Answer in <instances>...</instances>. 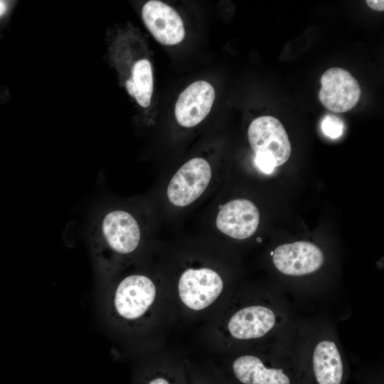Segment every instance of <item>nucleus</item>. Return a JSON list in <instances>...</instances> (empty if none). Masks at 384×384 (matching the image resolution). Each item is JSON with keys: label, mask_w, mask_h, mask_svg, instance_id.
<instances>
[{"label": "nucleus", "mask_w": 384, "mask_h": 384, "mask_svg": "<svg viewBox=\"0 0 384 384\" xmlns=\"http://www.w3.org/2000/svg\"><path fill=\"white\" fill-rule=\"evenodd\" d=\"M107 284L101 301L107 325L124 341L153 348L176 318L168 285L142 273Z\"/></svg>", "instance_id": "nucleus-1"}, {"label": "nucleus", "mask_w": 384, "mask_h": 384, "mask_svg": "<svg viewBox=\"0 0 384 384\" xmlns=\"http://www.w3.org/2000/svg\"><path fill=\"white\" fill-rule=\"evenodd\" d=\"M282 309L264 294H233L208 319L205 336L213 348L230 353L272 342L286 324Z\"/></svg>", "instance_id": "nucleus-2"}, {"label": "nucleus", "mask_w": 384, "mask_h": 384, "mask_svg": "<svg viewBox=\"0 0 384 384\" xmlns=\"http://www.w3.org/2000/svg\"><path fill=\"white\" fill-rule=\"evenodd\" d=\"M93 240L95 259L106 272L133 255L141 241V230L136 218L124 210L106 213L99 224Z\"/></svg>", "instance_id": "nucleus-3"}, {"label": "nucleus", "mask_w": 384, "mask_h": 384, "mask_svg": "<svg viewBox=\"0 0 384 384\" xmlns=\"http://www.w3.org/2000/svg\"><path fill=\"white\" fill-rule=\"evenodd\" d=\"M277 353L272 342L228 353L227 370L235 384H292Z\"/></svg>", "instance_id": "nucleus-4"}, {"label": "nucleus", "mask_w": 384, "mask_h": 384, "mask_svg": "<svg viewBox=\"0 0 384 384\" xmlns=\"http://www.w3.org/2000/svg\"><path fill=\"white\" fill-rule=\"evenodd\" d=\"M247 137L255 156H266L275 167L289 159L291 144L282 124L272 116H261L250 124Z\"/></svg>", "instance_id": "nucleus-5"}, {"label": "nucleus", "mask_w": 384, "mask_h": 384, "mask_svg": "<svg viewBox=\"0 0 384 384\" xmlns=\"http://www.w3.org/2000/svg\"><path fill=\"white\" fill-rule=\"evenodd\" d=\"M212 171L209 163L196 157L186 161L173 176L167 187L169 201L185 207L198 199L208 187Z\"/></svg>", "instance_id": "nucleus-6"}, {"label": "nucleus", "mask_w": 384, "mask_h": 384, "mask_svg": "<svg viewBox=\"0 0 384 384\" xmlns=\"http://www.w3.org/2000/svg\"><path fill=\"white\" fill-rule=\"evenodd\" d=\"M305 351L316 384H341L344 363L341 349L333 337L316 335Z\"/></svg>", "instance_id": "nucleus-7"}, {"label": "nucleus", "mask_w": 384, "mask_h": 384, "mask_svg": "<svg viewBox=\"0 0 384 384\" xmlns=\"http://www.w3.org/2000/svg\"><path fill=\"white\" fill-rule=\"evenodd\" d=\"M276 269L289 277H303L318 271L324 262L322 250L315 244L297 241L281 245L271 252Z\"/></svg>", "instance_id": "nucleus-8"}, {"label": "nucleus", "mask_w": 384, "mask_h": 384, "mask_svg": "<svg viewBox=\"0 0 384 384\" xmlns=\"http://www.w3.org/2000/svg\"><path fill=\"white\" fill-rule=\"evenodd\" d=\"M319 100L329 111L345 112L358 103L361 90L356 79L346 70L331 68L321 77Z\"/></svg>", "instance_id": "nucleus-9"}, {"label": "nucleus", "mask_w": 384, "mask_h": 384, "mask_svg": "<svg viewBox=\"0 0 384 384\" xmlns=\"http://www.w3.org/2000/svg\"><path fill=\"white\" fill-rule=\"evenodd\" d=\"M142 16L146 27L160 43L173 46L183 40L182 18L168 4L158 0L149 1L142 7Z\"/></svg>", "instance_id": "nucleus-10"}, {"label": "nucleus", "mask_w": 384, "mask_h": 384, "mask_svg": "<svg viewBox=\"0 0 384 384\" xmlns=\"http://www.w3.org/2000/svg\"><path fill=\"white\" fill-rule=\"evenodd\" d=\"M215 223L225 235L238 240L251 237L257 230L260 213L256 206L247 199H235L219 207Z\"/></svg>", "instance_id": "nucleus-11"}, {"label": "nucleus", "mask_w": 384, "mask_h": 384, "mask_svg": "<svg viewBox=\"0 0 384 384\" xmlns=\"http://www.w3.org/2000/svg\"><path fill=\"white\" fill-rule=\"evenodd\" d=\"M215 94L213 87L204 80L191 83L179 95L175 105V117L184 127L199 124L209 114Z\"/></svg>", "instance_id": "nucleus-12"}, {"label": "nucleus", "mask_w": 384, "mask_h": 384, "mask_svg": "<svg viewBox=\"0 0 384 384\" xmlns=\"http://www.w3.org/2000/svg\"><path fill=\"white\" fill-rule=\"evenodd\" d=\"M133 384H188L186 360L152 356L138 366Z\"/></svg>", "instance_id": "nucleus-13"}, {"label": "nucleus", "mask_w": 384, "mask_h": 384, "mask_svg": "<svg viewBox=\"0 0 384 384\" xmlns=\"http://www.w3.org/2000/svg\"><path fill=\"white\" fill-rule=\"evenodd\" d=\"M128 94L142 107L150 105L153 93V73L151 63L146 58L135 61L125 81Z\"/></svg>", "instance_id": "nucleus-14"}, {"label": "nucleus", "mask_w": 384, "mask_h": 384, "mask_svg": "<svg viewBox=\"0 0 384 384\" xmlns=\"http://www.w3.org/2000/svg\"><path fill=\"white\" fill-rule=\"evenodd\" d=\"M188 384H223L222 375L217 369L199 367L186 361Z\"/></svg>", "instance_id": "nucleus-15"}, {"label": "nucleus", "mask_w": 384, "mask_h": 384, "mask_svg": "<svg viewBox=\"0 0 384 384\" xmlns=\"http://www.w3.org/2000/svg\"><path fill=\"white\" fill-rule=\"evenodd\" d=\"M344 124L338 117L328 114L321 122V129L324 134L331 139L340 137L343 132Z\"/></svg>", "instance_id": "nucleus-16"}, {"label": "nucleus", "mask_w": 384, "mask_h": 384, "mask_svg": "<svg viewBox=\"0 0 384 384\" xmlns=\"http://www.w3.org/2000/svg\"><path fill=\"white\" fill-rule=\"evenodd\" d=\"M255 163L256 166L266 174H272L276 168L272 160L263 156H255Z\"/></svg>", "instance_id": "nucleus-17"}, {"label": "nucleus", "mask_w": 384, "mask_h": 384, "mask_svg": "<svg viewBox=\"0 0 384 384\" xmlns=\"http://www.w3.org/2000/svg\"><path fill=\"white\" fill-rule=\"evenodd\" d=\"M366 2L372 9L379 11H383L384 10L383 0H367Z\"/></svg>", "instance_id": "nucleus-18"}, {"label": "nucleus", "mask_w": 384, "mask_h": 384, "mask_svg": "<svg viewBox=\"0 0 384 384\" xmlns=\"http://www.w3.org/2000/svg\"><path fill=\"white\" fill-rule=\"evenodd\" d=\"M9 4L6 1L0 0V17L2 16L8 10Z\"/></svg>", "instance_id": "nucleus-19"}]
</instances>
